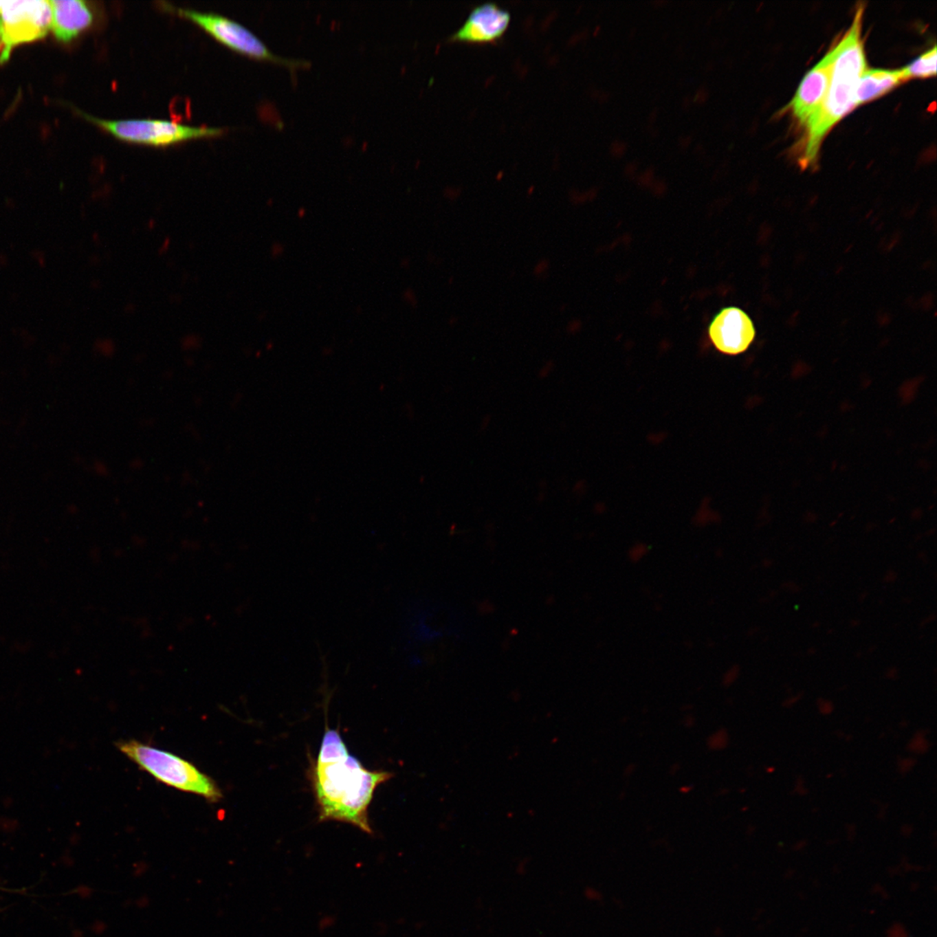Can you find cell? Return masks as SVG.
I'll use <instances>...</instances> for the list:
<instances>
[{
  "label": "cell",
  "instance_id": "2",
  "mask_svg": "<svg viewBox=\"0 0 937 937\" xmlns=\"http://www.w3.org/2000/svg\"><path fill=\"white\" fill-rule=\"evenodd\" d=\"M864 6L857 9L852 26L833 52L829 87L820 110L806 125L803 166L817 161L821 144L833 126L856 107V89L866 71V58L862 37Z\"/></svg>",
  "mask_w": 937,
  "mask_h": 937
},
{
  "label": "cell",
  "instance_id": "6",
  "mask_svg": "<svg viewBox=\"0 0 937 937\" xmlns=\"http://www.w3.org/2000/svg\"><path fill=\"white\" fill-rule=\"evenodd\" d=\"M51 24L49 1H0V64L8 62L18 46L44 38Z\"/></svg>",
  "mask_w": 937,
  "mask_h": 937
},
{
  "label": "cell",
  "instance_id": "11",
  "mask_svg": "<svg viewBox=\"0 0 937 937\" xmlns=\"http://www.w3.org/2000/svg\"><path fill=\"white\" fill-rule=\"evenodd\" d=\"M907 80L903 69H870L866 71L857 84L856 89V106L872 101L881 96L888 93L897 86Z\"/></svg>",
  "mask_w": 937,
  "mask_h": 937
},
{
  "label": "cell",
  "instance_id": "19",
  "mask_svg": "<svg viewBox=\"0 0 937 937\" xmlns=\"http://www.w3.org/2000/svg\"><path fill=\"white\" fill-rule=\"evenodd\" d=\"M708 97H709V94H708L707 89L706 88L701 87L697 91L696 95H695L694 101V102H696V104H705V102H707Z\"/></svg>",
  "mask_w": 937,
  "mask_h": 937
},
{
  "label": "cell",
  "instance_id": "8",
  "mask_svg": "<svg viewBox=\"0 0 937 937\" xmlns=\"http://www.w3.org/2000/svg\"><path fill=\"white\" fill-rule=\"evenodd\" d=\"M511 15L495 3L473 8L463 25L450 38L460 44L486 45L500 41L509 28Z\"/></svg>",
  "mask_w": 937,
  "mask_h": 937
},
{
  "label": "cell",
  "instance_id": "18",
  "mask_svg": "<svg viewBox=\"0 0 937 937\" xmlns=\"http://www.w3.org/2000/svg\"><path fill=\"white\" fill-rule=\"evenodd\" d=\"M554 369H555L554 362H553V360H548V362H546L544 365L541 367V368H540L538 372V377H540V379H547V377L551 376V374L553 373V371H554Z\"/></svg>",
  "mask_w": 937,
  "mask_h": 937
},
{
  "label": "cell",
  "instance_id": "23",
  "mask_svg": "<svg viewBox=\"0 0 937 937\" xmlns=\"http://www.w3.org/2000/svg\"><path fill=\"white\" fill-rule=\"evenodd\" d=\"M654 5H661L667 4V3H665V1H657V2L654 3Z\"/></svg>",
  "mask_w": 937,
  "mask_h": 937
},
{
  "label": "cell",
  "instance_id": "22",
  "mask_svg": "<svg viewBox=\"0 0 937 937\" xmlns=\"http://www.w3.org/2000/svg\"><path fill=\"white\" fill-rule=\"evenodd\" d=\"M456 322H458V318L452 317V318H450V319L449 320V325H450V326L455 325V324H456Z\"/></svg>",
  "mask_w": 937,
  "mask_h": 937
},
{
  "label": "cell",
  "instance_id": "5",
  "mask_svg": "<svg viewBox=\"0 0 937 937\" xmlns=\"http://www.w3.org/2000/svg\"><path fill=\"white\" fill-rule=\"evenodd\" d=\"M79 113L85 120L119 140L147 146L167 147L201 138L219 137L223 133L221 129L193 127L170 121L152 119L112 121L95 118L84 112Z\"/></svg>",
  "mask_w": 937,
  "mask_h": 937
},
{
  "label": "cell",
  "instance_id": "15",
  "mask_svg": "<svg viewBox=\"0 0 937 937\" xmlns=\"http://www.w3.org/2000/svg\"><path fill=\"white\" fill-rule=\"evenodd\" d=\"M738 674H740V668H738V665H734L733 667L728 668L727 671L724 674V685L730 686V685L733 684L734 682L737 680Z\"/></svg>",
  "mask_w": 937,
  "mask_h": 937
},
{
  "label": "cell",
  "instance_id": "16",
  "mask_svg": "<svg viewBox=\"0 0 937 937\" xmlns=\"http://www.w3.org/2000/svg\"><path fill=\"white\" fill-rule=\"evenodd\" d=\"M887 937H909L908 932L901 923H895L888 929Z\"/></svg>",
  "mask_w": 937,
  "mask_h": 937
},
{
  "label": "cell",
  "instance_id": "13",
  "mask_svg": "<svg viewBox=\"0 0 937 937\" xmlns=\"http://www.w3.org/2000/svg\"><path fill=\"white\" fill-rule=\"evenodd\" d=\"M650 551V546L643 542H637L628 549V558L632 562H641L648 555Z\"/></svg>",
  "mask_w": 937,
  "mask_h": 937
},
{
  "label": "cell",
  "instance_id": "1",
  "mask_svg": "<svg viewBox=\"0 0 937 937\" xmlns=\"http://www.w3.org/2000/svg\"><path fill=\"white\" fill-rule=\"evenodd\" d=\"M392 776L389 771L366 769L349 753L340 731L326 724L319 754L309 770L320 822L350 824L373 834L370 804L377 788Z\"/></svg>",
  "mask_w": 937,
  "mask_h": 937
},
{
  "label": "cell",
  "instance_id": "7",
  "mask_svg": "<svg viewBox=\"0 0 937 937\" xmlns=\"http://www.w3.org/2000/svg\"><path fill=\"white\" fill-rule=\"evenodd\" d=\"M711 342L718 352L737 355L749 349L756 335L753 320L738 307L721 309L708 327Z\"/></svg>",
  "mask_w": 937,
  "mask_h": 937
},
{
  "label": "cell",
  "instance_id": "10",
  "mask_svg": "<svg viewBox=\"0 0 937 937\" xmlns=\"http://www.w3.org/2000/svg\"><path fill=\"white\" fill-rule=\"evenodd\" d=\"M51 30L57 41L71 43L88 31L97 21V10L82 0H49Z\"/></svg>",
  "mask_w": 937,
  "mask_h": 937
},
{
  "label": "cell",
  "instance_id": "12",
  "mask_svg": "<svg viewBox=\"0 0 937 937\" xmlns=\"http://www.w3.org/2000/svg\"><path fill=\"white\" fill-rule=\"evenodd\" d=\"M936 46L923 53L912 64L903 68L907 80L912 78H925L936 75Z\"/></svg>",
  "mask_w": 937,
  "mask_h": 937
},
{
  "label": "cell",
  "instance_id": "14",
  "mask_svg": "<svg viewBox=\"0 0 937 937\" xmlns=\"http://www.w3.org/2000/svg\"><path fill=\"white\" fill-rule=\"evenodd\" d=\"M627 148H628L627 144H626L624 142L620 140H615L611 144L610 147L611 155H613V157L615 158H621L624 157V155L626 154V152H627Z\"/></svg>",
  "mask_w": 937,
  "mask_h": 937
},
{
  "label": "cell",
  "instance_id": "17",
  "mask_svg": "<svg viewBox=\"0 0 937 937\" xmlns=\"http://www.w3.org/2000/svg\"><path fill=\"white\" fill-rule=\"evenodd\" d=\"M549 268V260L547 259L540 260L538 263L536 264L534 269H533V274H534L536 276H544V274L548 272Z\"/></svg>",
  "mask_w": 937,
  "mask_h": 937
},
{
  "label": "cell",
  "instance_id": "9",
  "mask_svg": "<svg viewBox=\"0 0 937 937\" xmlns=\"http://www.w3.org/2000/svg\"><path fill=\"white\" fill-rule=\"evenodd\" d=\"M832 65L833 52L830 51L804 76L791 102V111L804 126L819 111L823 104L829 87Z\"/></svg>",
  "mask_w": 937,
  "mask_h": 937
},
{
  "label": "cell",
  "instance_id": "21",
  "mask_svg": "<svg viewBox=\"0 0 937 937\" xmlns=\"http://www.w3.org/2000/svg\"><path fill=\"white\" fill-rule=\"evenodd\" d=\"M681 142H685V144H681V145H682V147L687 148V147H688V145H690V142H691V137L682 138V139H681Z\"/></svg>",
  "mask_w": 937,
  "mask_h": 937
},
{
  "label": "cell",
  "instance_id": "4",
  "mask_svg": "<svg viewBox=\"0 0 937 937\" xmlns=\"http://www.w3.org/2000/svg\"><path fill=\"white\" fill-rule=\"evenodd\" d=\"M161 8L166 12L175 13L199 26L215 41L220 42L232 51L259 61L274 63L286 66L292 71L306 68L309 62L280 57L270 51L256 34L243 25L230 19L210 12H201L195 10L177 8L166 2L161 3Z\"/></svg>",
  "mask_w": 937,
  "mask_h": 937
},
{
  "label": "cell",
  "instance_id": "3",
  "mask_svg": "<svg viewBox=\"0 0 937 937\" xmlns=\"http://www.w3.org/2000/svg\"><path fill=\"white\" fill-rule=\"evenodd\" d=\"M117 747L140 769L161 783L203 797L210 802H217L223 797L221 790L210 777L177 755L135 740L119 741Z\"/></svg>",
  "mask_w": 937,
  "mask_h": 937
},
{
  "label": "cell",
  "instance_id": "20",
  "mask_svg": "<svg viewBox=\"0 0 937 937\" xmlns=\"http://www.w3.org/2000/svg\"><path fill=\"white\" fill-rule=\"evenodd\" d=\"M491 422L492 417L489 415L485 416V418L482 419L481 426H480V430H485L486 429H487Z\"/></svg>",
  "mask_w": 937,
  "mask_h": 937
}]
</instances>
